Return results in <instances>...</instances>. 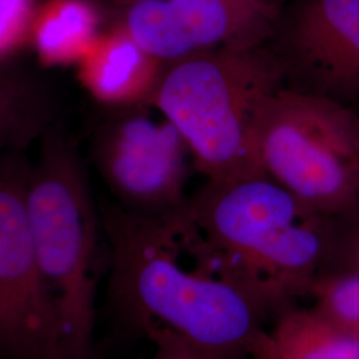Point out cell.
<instances>
[{"label":"cell","instance_id":"1","mask_svg":"<svg viewBox=\"0 0 359 359\" xmlns=\"http://www.w3.org/2000/svg\"><path fill=\"white\" fill-rule=\"evenodd\" d=\"M111 286L144 333L176 334L222 359L250 357L265 320L194 224L188 204L148 216L104 209Z\"/></svg>","mask_w":359,"mask_h":359},{"label":"cell","instance_id":"2","mask_svg":"<svg viewBox=\"0 0 359 359\" xmlns=\"http://www.w3.org/2000/svg\"><path fill=\"white\" fill-rule=\"evenodd\" d=\"M188 210L265 318L310 295L326 255L327 216L266 175L208 181Z\"/></svg>","mask_w":359,"mask_h":359},{"label":"cell","instance_id":"3","mask_svg":"<svg viewBox=\"0 0 359 359\" xmlns=\"http://www.w3.org/2000/svg\"><path fill=\"white\" fill-rule=\"evenodd\" d=\"M286 87L269 44L198 52L170 63L148 104L177 128L194 167L212 182L264 175L256 124L265 99Z\"/></svg>","mask_w":359,"mask_h":359},{"label":"cell","instance_id":"4","mask_svg":"<svg viewBox=\"0 0 359 359\" xmlns=\"http://www.w3.org/2000/svg\"><path fill=\"white\" fill-rule=\"evenodd\" d=\"M26 206L39 265L59 311L69 359L90 353L95 327L97 219L86 169L59 126L41 137Z\"/></svg>","mask_w":359,"mask_h":359},{"label":"cell","instance_id":"5","mask_svg":"<svg viewBox=\"0 0 359 359\" xmlns=\"http://www.w3.org/2000/svg\"><path fill=\"white\" fill-rule=\"evenodd\" d=\"M256 149L262 173L322 216L359 200L355 109L283 87L258 111Z\"/></svg>","mask_w":359,"mask_h":359},{"label":"cell","instance_id":"6","mask_svg":"<svg viewBox=\"0 0 359 359\" xmlns=\"http://www.w3.org/2000/svg\"><path fill=\"white\" fill-rule=\"evenodd\" d=\"M29 169L16 154L1 161V348L10 359H69L62 320L39 265L27 215Z\"/></svg>","mask_w":359,"mask_h":359},{"label":"cell","instance_id":"7","mask_svg":"<svg viewBox=\"0 0 359 359\" xmlns=\"http://www.w3.org/2000/svg\"><path fill=\"white\" fill-rule=\"evenodd\" d=\"M133 112L107 121L96 133L93 158L126 209L161 216L182 209L191 149L160 111Z\"/></svg>","mask_w":359,"mask_h":359},{"label":"cell","instance_id":"8","mask_svg":"<svg viewBox=\"0 0 359 359\" xmlns=\"http://www.w3.org/2000/svg\"><path fill=\"white\" fill-rule=\"evenodd\" d=\"M290 0H130L117 22L163 63L269 44Z\"/></svg>","mask_w":359,"mask_h":359},{"label":"cell","instance_id":"9","mask_svg":"<svg viewBox=\"0 0 359 359\" xmlns=\"http://www.w3.org/2000/svg\"><path fill=\"white\" fill-rule=\"evenodd\" d=\"M269 46L287 87L359 112V0H290Z\"/></svg>","mask_w":359,"mask_h":359},{"label":"cell","instance_id":"10","mask_svg":"<svg viewBox=\"0 0 359 359\" xmlns=\"http://www.w3.org/2000/svg\"><path fill=\"white\" fill-rule=\"evenodd\" d=\"M164 65L116 23L77 63V77L96 102L132 108L149 102Z\"/></svg>","mask_w":359,"mask_h":359},{"label":"cell","instance_id":"11","mask_svg":"<svg viewBox=\"0 0 359 359\" xmlns=\"http://www.w3.org/2000/svg\"><path fill=\"white\" fill-rule=\"evenodd\" d=\"M252 359H359V341L314 306L285 310L264 330Z\"/></svg>","mask_w":359,"mask_h":359},{"label":"cell","instance_id":"12","mask_svg":"<svg viewBox=\"0 0 359 359\" xmlns=\"http://www.w3.org/2000/svg\"><path fill=\"white\" fill-rule=\"evenodd\" d=\"M90 0H46L39 6L31 44L43 67L77 65L102 34Z\"/></svg>","mask_w":359,"mask_h":359},{"label":"cell","instance_id":"13","mask_svg":"<svg viewBox=\"0 0 359 359\" xmlns=\"http://www.w3.org/2000/svg\"><path fill=\"white\" fill-rule=\"evenodd\" d=\"M1 139L15 148L28 145L51 128L48 105L39 88L26 77L1 79Z\"/></svg>","mask_w":359,"mask_h":359},{"label":"cell","instance_id":"14","mask_svg":"<svg viewBox=\"0 0 359 359\" xmlns=\"http://www.w3.org/2000/svg\"><path fill=\"white\" fill-rule=\"evenodd\" d=\"M309 297L327 320L359 341V276L320 274Z\"/></svg>","mask_w":359,"mask_h":359},{"label":"cell","instance_id":"15","mask_svg":"<svg viewBox=\"0 0 359 359\" xmlns=\"http://www.w3.org/2000/svg\"><path fill=\"white\" fill-rule=\"evenodd\" d=\"M359 276V200L329 217V238L321 273Z\"/></svg>","mask_w":359,"mask_h":359},{"label":"cell","instance_id":"16","mask_svg":"<svg viewBox=\"0 0 359 359\" xmlns=\"http://www.w3.org/2000/svg\"><path fill=\"white\" fill-rule=\"evenodd\" d=\"M38 7L34 0H0L1 63L31 44V32Z\"/></svg>","mask_w":359,"mask_h":359},{"label":"cell","instance_id":"17","mask_svg":"<svg viewBox=\"0 0 359 359\" xmlns=\"http://www.w3.org/2000/svg\"><path fill=\"white\" fill-rule=\"evenodd\" d=\"M156 346L152 359H222L169 332L147 333Z\"/></svg>","mask_w":359,"mask_h":359}]
</instances>
